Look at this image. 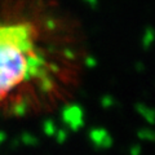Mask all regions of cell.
Masks as SVG:
<instances>
[{
  "instance_id": "obj_1",
  "label": "cell",
  "mask_w": 155,
  "mask_h": 155,
  "mask_svg": "<svg viewBox=\"0 0 155 155\" xmlns=\"http://www.w3.org/2000/svg\"><path fill=\"white\" fill-rule=\"evenodd\" d=\"M87 58L83 28L60 0H0V118L34 119L69 105Z\"/></svg>"
}]
</instances>
